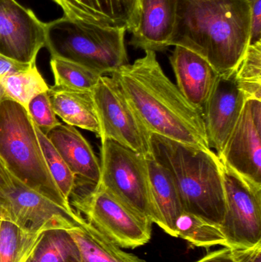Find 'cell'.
Instances as JSON below:
<instances>
[{
    "label": "cell",
    "mask_w": 261,
    "mask_h": 262,
    "mask_svg": "<svg viewBox=\"0 0 261 262\" xmlns=\"http://www.w3.org/2000/svg\"><path fill=\"white\" fill-rule=\"evenodd\" d=\"M6 96L5 94L4 89H3V84H2V78H0V104L3 100L6 99Z\"/></svg>",
    "instance_id": "836d02e7"
},
{
    "label": "cell",
    "mask_w": 261,
    "mask_h": 262,
    "mask_svg": "<svg viewBox=\"0 0 261 262\" xmlns=\"http://www.w3.org/2000/svg\"><path fill=\"white\" fill-rule=\"evenodd\" d=\"M234 74L247 101L261 100V41L248 46Z\"/></svg>",
    "instance_id": "484cf974"
},
{
    "label": "cell",
    "mask_w": 261,
    "mask_h": 262,
    "mask_svg": "<svg viewBox=\"0 0 261 262\" xmlns=\"http://www.w3.org/2000/svg\"><path fill=\"white\" fill-rule=\"evenodd\" d=\"M54 112L67 125L94 133L100 137V124L92 92L52 86L47 92Z\"/></svg>",
    "instance_id": "d6986e66"
},
{
    "label": "cell",
    "mask_w": 261,
    "mask_h": 262,
    "mask_svg": "<svg viewBox=\"0 0 261 262\" xmlns=\"http://www.w3.org/2000/svg\"><path fill=\"white\" fill-rule=\"evenodd\" d=\"M246 101L238 85L234 71L219 75L202 109L210 147L216 149L218 157L234 130Z\"/></svg>",
    "instance_id": "4fadbf2b"
},
{
    "label": "cell",
    "mask_w": 261,
    "mask_h": 262,
    "mask_svg": "<svg viewBox=\"0 0 261 262\" xmlns=\"http://www.w3.org/2000/svg\"><path fill=\"white\" fill-rule=\"evenodd\" d=\"M222 171L226 212L220 228L227 248L255 246L261 243V189L253 188L222 164Z\"/></svg>",
    "instance_id": "9c48e42d"
},
{
    "label": "cell",
    "mask_w": 261,
    "mask_h": 262,
    "mask_svg": "<svg viewBox=\"0 0 261 262\" xmlns=\"http://www.w3.org/2000/svg\"><path fill=\"white\" fill-rule=\"evenodd\" d=\"M177 238L186 240L196 247L209 249L222 246L227 248L226 238L220 226L208 223L196 215L183 212L176 222Z\"/></svg>",
    "instance_id": "cb8c5ba5"
},
{
    "label": "cell",
    "mask_w": 261,
    "mask_h": 262,
    "mask_svg": "<svg viewBox=\"0 0 261 262\" xmlns=\"http://www.w3.org/2000/svg\"><path fill=\"white\" fill-rule=\"evenodd\" d=\"M12 186L0 199V206L8 218L18 227L32 232L62 229L79 226L84 219L44 195L35 192L12 177Z\"/></svg>",
    "instance_id": "30bf717a"
},
{
    "label": "cell",
    "mask_w": 261,
    "mask_h": 262,
    "mask_svg": "<svg viewBox=\"0 0 261 262\" xmlns=\"http://www.w3.org/2000/svg\"><path fill=\"white\" fill-rule=\"evenodd\" d=\"M152 157L173 178L184 212L220 226L226 212L222 164L206 152L156 134L150 136Z\"/></svg>",
    "instance_id": "3957f363"
},
{
    "label": "cell",
    "mask_w": 261,
    "mask_h": 262,
    "mask_svg": "<svg viewBox=\"0 0 261 262\" xmlns=\"http://www.w3.org/2000/svg\"><path fill=\"white\" fill-rule=\"evenodd\" d=\"M196 262H234L231 249L225 247L220 250L210 252L202 259Z\"/></svg>",
    "instance_id": "1f68e13d"
},
{
    "label": "cell",
    "mask_w": 261,
    "mask_h": 262,
    "mask_svg": "<svg viewBox=\"0 0 261 262\" xmlns=\"http://www.w3.org/2000/svg\"><path fill=\"white\" fill-rule=\"evenodd\" d=\"M33 64H22L0 54V78L29 69Z\"/></svg>",
    "instance_id": "4dcf8cb0"
},
{
    "label": "cell",
    "mask_w": 261,
    "mask_h": 262,
    "mask_svg": "<svg viewBox=\"0 0 261 262\" xmlns=\"http://www.w3.org/2000/svg\"><path fill=\"white\" fill-rule=\"evenodd\" d=\"M70 206L89 224L120 248L133 249L147 244L153 223L129 210L99 185L77 184Z\"/></svg>",
    "instance_id": "52a82bcc"
},
{
    "label": "cell",
    "mask_w": 261,
    "mask_h": 262,
    "mask_svg": "<svg viewBox=\"0 0 261 262\" xmlns=\"http://www.w3.org/2000/svg\"><path fill=\"white\" fill-rule=\"evenodd\" d=\"M250 45L261 41V0L251 2Z\"/></svg>",
    "instance_id": "f1b7e54d"
},
{
    "label": "cell",
    "mask_w": 261,
    "mask_h": 262,
    "mask_svg": "<svg viewBox=\"0 0 261 262\" xmlns=\"http://www.w3.org/2000/svg\"><path fill=\"white\" fill-rule=\"evenodd\" d=\"M45 46V23L16 0H0V54L34 64Z\"/></svg>",
    "instance_id": "7c38bea8"
},
{
    "label": "cell",
    "mask_w": 261,
    "mask_h": 262,
    "mask_svg": "<svg viewBox=\"0 0 261 262\" xmlns=\"http://www.w3.org/2000/svg\"><path fill=\"white\" fill-rule=\"evenodd\" d=\"M64 16L130 31L137 0H52Z\"/></svg>",
    "instance_id": "e0dca14e"
},
{
    "label": "cell",
    "mask_w": 261,
    "mask_h": 262,
    "mask_svg": "<svg viewBox=\"0 0 261 262\" xmlns=\"http://www.w3.org/2000/svg\"><path fill=\"white\" fill-rule=\"evenodd\" d=\"M144 128L170 140L215 152L210 147L202 111L192 105L165 75L156 52L110 74Z\"/></svg>",
    "instance_id": "6da1fadb"
},
{
    "label": "cell",
    "mask_w": 261,
    "mask_h": 262,
    "mask_svg": "<svg viewBox=\"0 0 261 262\" xmlns=\"http://www.w3.org/2000/svg\"><path fill=\"white\" fill-rule=\"evenodd\" d=\"M248 0H178L170 46L205 58L221 75L237 67L250 46Z\"/></svg>",
    "instance_id": "7a4b0ae2"
},
{
    "label": "cell",
    "mask_w": 261,
    "mask_h": 262,
    "mask_svg": "<svg viewBox=\"0 0 261 262\" xmlns=\"http://www.w3.org/2000/svg\"><path fill=\"white\" fill-rule=\"evenodd\" d=\"M178 0H137L130 44L160 52L170 46L177 18Z\"/></svg>",
    "instance_id": "5bb4252c"
},
{
    "label": "cell",
    "mask_w": 261,
    "mask_h": 262,
    "mask_svg": "<svg viewBox=\"0 0 261 262\" xmlns=\"http://www.w3.org/2000/svg\"><path fill=\"white\" fill-rule=\"evenodd\" d=\"M6 98L27 108L32 98L49 91V86L38 71L36 64L21 72L2 78Z\"/></svg>",
    "instance_id": "603a6c76"
},
{
    "label": "cell",
    "mask_w": 261,
    "mask_h": 262,
    "mask_svg": "<svg viewBox=\"0 0 261 262\" xmlns=\"http://www.w3.org/2000/svg\"><path fill=\"white\" fill-rule=\"evenodd\" d=\"M50 66L56 87L92 92L103 76L81 64L64 58L52 57Z\"/></svg>",
    "instance_id": "d4e9b609"
},
{
    "label": "cell",
    "mask_w": 261,
    "mask_h": 262,
    "mask_svg": "<svg viewBox=\"0 0 261 262\" xmlns=\"http://www.w3.org/2000/svg\"><path fill=\"white\" fill-rule=\"evenodd\" d=\"M43 233L21 229L9 219L0 220V262H26Z\"/></svg>",
    "instance_id": "44dd1931"
},
{
    "label": "cell",
    "mask_w": 261,
    "mask_h": 262,
    "mask_svg": "<svg viewBox=\"0 0 261 262\" xmlns=\"http://www.w3.org/2000/svg\"><path fill=\"white\" fill-rule=\"evenodd\" d=\"M26 262H81L79 249L67 230L55 229L43 233Z\"/></svg>",
    "instance_id": "7402d4cb"
},
{
    "label": "cell",
    "mask_w": 261,
    "mask_h": 262,
    "mask_svg": "<svg viewBox=\"0 0 261 262\" xmlns=\"http://www.w3.org/2000/svg\"><path fill=\"white\" fill-rule=\"evenodd\" d=\"M147 158L112 140L101 142L98 185L135 215L153 224L156 212Z\"/></svg>",
    "instance_id": "8992f818"
},
{
    "label": "cell",
    "mask_w": 261,
    "mask_h": 262,
    "mask_svg": "<svg viewBox=\"0 0 261 262\" xmlns=\"http://www.w3.org/2000/svg\"><path fill=\"white\" fill-rule=\"evenodd\" d=\"M12 186V176L0 160V199L9 192Z\"/></svg>",
    "instance_id": "d6a6232c"
},
{
    "label": "cell",
    "mask_w": 261,
    "mask_h": 262,
    "mask_svg": "<svg viewBox=\"0 0 261 262\" xmlns=\"http://www.w3.org/2000/svg\"><path fill=\"white\" fill-rule=\"evenodd\" d=\"M248 1H249L250 3H251V2L252 1V0H248Z\"/></svg>",
    "instance_id": "d590c367"
},
{
    "label": "cell",
    "mask_w": 261,
    "mask_h": 262,
    "mask_svg": "<svg viewBox=\"0 0 261 262\" xmlns=\"http://www.w3.org/2000/svg\"><path fill=\"white\" fill-rule=\"evenodd\" d=\"M46 136L76 177V184H98L101 163L89 142L76 127L60 123Z\"/></svg>",
    "instance_id": "2e32d148"
},
{
    "label": "cell",
    "mask_w": 261,
    "mask_h": 262,
    "mask_svg": "<svg viewBox=\"0 0 261 262\" xmlns=\"http://www.w3.org/2000/svg\"><path fill=\"white\" fill-rule=\"evenodd\" d=\"M92 95L99 121L101 141L112 140L152 157L151 134L138 119L116 81L112 77L103 75Z\"/></svg>",
    "instance_id": "ba28073f"
},
{
    "label": "cell",
    "mask_w": 261,
    "mask_h": 262,
    "mask_svg": "<svg viewBox=\"0 0 261 262\" xmlns=\"http://www.w3.org/2000/svg\"><path fill=\"white\" fill-rule=\"evenodd\" d=\"M156 223L165 233L177 238L176 222L183 213L176 185L170 172L153 157L147 158Z\"/></svg>",
    "instance_id": "ac0fdd59"
},
{
    "label": "cell",
    "mask_w": 261,
    "mask_h": 262,
    "mask_svg": "<svg viewBox=\"0 0 261 262\" xmlns=\"http://www.w3.org/2000/svg\"><path fill=\"white\" fill-rule=\"evenodd\" d=\"M230 249L234 262H261V243L251 247Z\"/></svg>",
    "instance_id": "f546056e"
},
{
    "label": "cell",
    "mask_w": 261,
    "mask_h": 262,
    "mask_svg": "<svg viewBox=\"0 0 261 262\" xmlns=\"http://www.w3.org/2000/svg\"><path fill=\"white\" fill-rule=\"evenodd\" d=\"M8 218L7 214L5 212L4 209L0 206V220H3V219Z\"/></svg>",
    "instance_id": "e575fe53"
},
{
    "label": "cell",
    "mask_w": 261,
    "mask_h": 262,
    "mask_svg": "<svg viewBox=\"0 0 261 262\" xmlns=\"http://www.w3.org/2000/svg\"><path fill=\"white\" fill-rule=\"evenodd\" d=\"M26 110L32 122L45 135L60 124L52 108L47 92L32 98Z\"/></svg>",
    "instance_id": "83f0119b"
},
{
    "label": "cell",
    "mask_w": 261,
    "mask_h": 262,
    "mask_svg": "<svg viewBox=\"0 0 261 262\" xmlns=\"http://www.w3.org/2000/svg\"><path fill=\"white\" fill-rule=\"evenodd\" d=\"M0 160L14 178L66 209L74 210L48 169L27 110L9 98L0 104Z\"/></svg>",
    "instance_id": "277c9868"
},
{
    "label": "cell",
    "mask_w": 261,
    "mask_h": 262,
    "mask_svg": "<svg viewBox=\"0 0 261 262\" xmlns=\"http://www.w3.org/2000/svg\"><path fill=\"white\" fill-rule=\"evenodd\" d=\"M67 232L78 246L81 262H146L122 251L85 220L82 224Z\"/></svg>",
    "instance_id": "ffe728a7"
},
{
    "label": "cell",
    "mask_w": 261,
    "mask_h": 262,
    "mask_svg": "<svg viewBox=\"0 0 261 262\" xmlns=\"http://www.w3.org/2000/svg\"><path fill=\"white\" fill-rule=\"evenodd\" d=\"M126 32L124 28L63 16L45 23V47L52 57L69 60L104 75L129 63Z\"/></svg>",
    "instance_id": "5b68a950"
},
{
    "label": "cell",
    "mask_w": 261,
    "mask_h": 262,
    "mask_svg": "<svg viewBox=\"0 0 261 262\" xmlns=\"http://www.w3.org/2000/svg\"><path fill=\"white\" fill-rule=\"evenodd\" d=\"M221 163L255 189H261V100L245 103L225 148Z\"/></svg>",
    "instance_id": "8fae6325"
},
{
    "label": "cell",
    "mask_w": 261,
    "mask_h": 262,
    "mask_svg": "<svg viewBox=\"0 0 261 262\" xmlns=\"http://www.w3.org/2000/svg\"><path fill=\"white\" fill-rule=\"evenodd\" d=\"M33 124L48 169L64 200L70 203V195L76 186V177L70 170L47 136L43 134L34 123Z\"/></svg>",
    "instance_id": "4316f807"
},
{
    "label": "cell",
    "mask_w": 261,
    "mask_h": 262,
    "mask_svg": "<svg viewBox=\"0 0 261 262\" xmlns=\"http://www.w3.org/2000/svg\"><path fill=\"white\" fill-rule=\"evenodd\" d=\"M177 88L187 101L202 111L219 74L199 54L175 46L170 58Z\"/></svg>",
    "instance_id": "9a60e30c"
}]
</instances>
